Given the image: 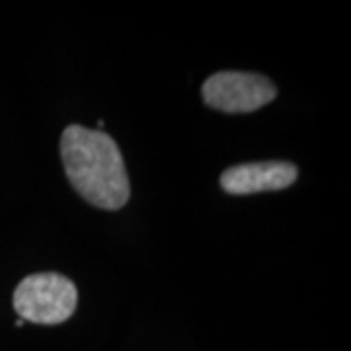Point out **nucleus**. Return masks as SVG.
<instances>
[{"instance_id":"obj_1","label":"nucleus","mask_w":351,"mask_h":351,"mask_svg":"<svg viewBox=\"0 0 351 351\" xmlns=\"http://www.w3.org/2000/svg\"><path fill=\"white\" fill-rule=\"evenodd\" d=\"M61 158L73 188L106 211H117L131 195L125 162L117 143L100 129L71 125L61 137Z\"/></svg>"},{"instance_id":"obj_2","label":"nucleus","mask_w":351,"mask_h":351,"mask_svg":"<svg viewBox=\"0 0 351 351\" xmlns=\"http://www.w3.org/2000/svg\"><path fill=\"white\" fill-rule=\"evenodd\" d=\"M78 304V291L69 277L59 274H34L20 281L14 291V311L34 324H61Z\"/></svg>"},{"instance_id":"obj_3","label":"nucleus","mask_w":351,"mask_h":351,"mask_svg":"<svg viewBox=\"0 0 351 351\" xmlns=\"http://www.w3.org/2000/svg\"><path fill=\"white\" fill-rule=\"evenodd\" d=\"M207 106L225 113H250L277 96L276 84L256 73L225 71L209 76L201 88Z\"/></svg>"},{"instance_id":"obj_4","label":"nucleus","mask_w":351,"mask_h":351,"mask_svg":"<svg viewBox=\"0 0 351 351\" xmlns=\"http://www.w3.org/2000/svg\"><path fill=\"white\" fill-rule=\"evenodd\" d=\"M297 176L299 170L295 164L281 160L239 164L221 174V186L232 195H252L289 188L297 182Z\"/></svg>"}]
</instances>
